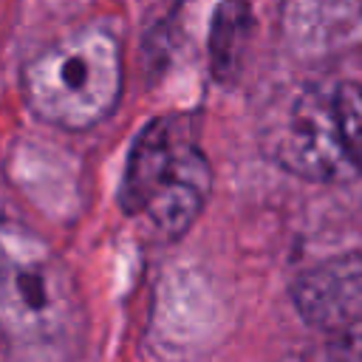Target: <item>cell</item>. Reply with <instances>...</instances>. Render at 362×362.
Here are the masks:
<instances>
[{"mask_svg": "<svg viewBox=\"0 0 362 362\" xmlns=\"http://www.w3.org/2000/svg\"><path fill=\"white\" fill-rule=\"evenodd\" d=\"M85 328L68 263L37 232L0 221V345L20 362H68Z\"/></svg>", "mask_w": 362, "mask_h": 362, "instance_id": "obj_1", "label": "cell"}, {"mask_svg": "<svg viewBox=\"0 0 362 362\" xmlns=\"http://www.w3.org/2000/svg\"><path fill=\"white\" fill-rule=\"evenodd\" d=\"M209 187L212 170L192 139V124L184 116H158L127 150L119 204L156 235L181 238L201 215Z\"/></svg>", "mask_w": 362, "mask_h": 362, "instance_id": "obj_2", "label": "cell"}, {"mask_svg": "<svg viewBox=\"0 0 362 362\" xmlns=\"http://www.w3.org/2000/svg\"><path fill=\"white\" fill-rule=\"evenodd\" d=\"M122 85V45L102 25H85L54 40L23 68L28 110L62 130H88L107 119L119 105Z\"/></svg>", "mask_w": 362, "mask_h": 362, "instance_id": "obj_3", "label": "cell"}, {"mask_svg": "<svg viewBox=\"0 0 362 362\" xmlns=\"http://www.w3.org/2000/svg\"><path fill=\"white\" fill-rule=\"evenodd\" d=\"M266 153L283 170L308 181L342 184L359 178L339 139L331 85H303L272 110Z\"/></svg>", "mask_w": 362, "mask_h": 362, "instance_id": "obj_4", "label": "cell"}, {"mask_svg": "<svg viewBox=\"0 0 362 362\" xmlns=\"http://www.w3.org/2000/svg\"><path fill=\"white\" fill-rule=\"evenodd\" d=\"M297 314L328 334L362 325V252H348L305 269L291 283Z\"/></svg>", "mask_w": 362, "mask_h": 362, "instance_id": "obj_5", "label": "cell"}, {"mask_svg": "<svg viewBox=\"0 0 362 362\" xmlns=\"http://www.w3.org/2000/svg\"><path fill=\"white\" fill-rule=\"evenodd\" d=\"M331 102L345 153L356 175H362V82H331Z\"/></svg>", "mask_w": 362, "mask_h": 362, "instance_id": "obj_6", "label": "cell"}, {"mask_svg": "<svg viewBox=\"0 0 362 362\" xmlns=\"http://www.w3.org/2000/svg\"><path fill=\"white\" fill-rule=\"evenodd\" d=\"M246 8L235 0L223 3L212 25V65L218 76H229L238 62V45L246 40Z\"/></svg>", "mask_w": 362, "mask_h": 362, "instance_id": "obj_7", "label": "cell"}, {"mask_svg": "<svg viewBox=\"0 0 362 362\" xmlns=\"http://www.w3.org/2000/svg\"><path fill=\"white\" fill-rule=\"evenodd\" d=\"M328 362H362V325L348 328L331 339Z\"/></svg>", "mask_w": 362, "mask_h": 362, "instance_id": "obj_8", "label": "cell"}]
</instances>
